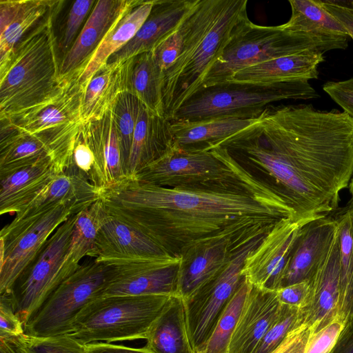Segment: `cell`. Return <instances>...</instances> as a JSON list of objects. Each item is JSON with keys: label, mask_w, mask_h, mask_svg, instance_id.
Segmentation results:
<instances>
[{"label": "cell", "mask_w": 353, "mask_h": 353, "mask_svg": "<svg viewBox=\"0 0 353 353\" xmlns=\"http://www.w3.org/2000/svg\"><path fill=\"white\" fill-rule=\"evenodd\" d=\"M221 145L273 178L303 223L336 212L353 174V118L336 109L270 105Z\"/></svg>", "instance_id": "6da1fadb"}, {"label": "cell", "mask_w": 353, "mask_h": 353, "mask_svg": "<svg viewBox=\"0 0 353 353\" xmlns=\"http://www.w3.org/2000/svg\"><path fill=\"white\" fill-rule=\"evenodd\" d=\"M99 194L108 209L137 225L167 254L183 259L212 241L252 240L282 219L296 220L285 194L263 181L232 188H166L130 176Z\"/></svg>", "instance_id": "7a4b0ae2"}, {"label": "cell", "mask_w": 353, "mask_h": 353, "mask_svg": "<svg viewBox=\"0 0 353 353\" xmlns=\"http://www.w3.org/2000/svg\"><path fill=\"white\" fill-rule=\"evenodd\" d=\"M63 1L17 45L0 66V120L10 119L38 105L61 86L60 63L54 18Z\"/></svg>", "instance_id": "3957f363"}, {"label": "cell", "mask_w": 353, "mask_h": 353, "mask_svg": "<svg viewBox=\"0 0 353 353\" xmlns=\"http://www.w3.org/2000/svg\"><path fill=\"white\" fill-rule=\"evenodd\" d=\"M348 38L292 31L281 25L259 26L248 18L236 28L221 56L206 74L201 89L224 83L237 72L274 59L307 52L345 50Z\"/></svg>", "instance_id": "277c9868"}, {"label": "cell", "mask_w": 353, "mask_h": 353, "mask_svg": "<svg viewBox=\"0 0 353 353\" xmlns=\"http://www.w3.org/2000/svg\"><path fill=\"white\" fill-rule=\"evenodd\" d=\"M131 177L166 188H232L260 181L222 146L187 150L173 145Z\"/></svg>", "instance_id": "5b68a950"}, {"label": "cell", "mask_w": 353, "mask_h": 353, "mask_svg": "<svg viewBox=\"0 0 353 353\" xmlns=\"http://www.w3.org/2000/svg\"><path fill=\"white\" fill-rule=\"evenodd\" d=\"M319 97L308 81L271 85L224 83L199 90L177 110L170 121L214 117L256 119L274 102Z\"/></svg>", "instance_id": "8992f818"}, {"label": "cell", "mask_w": 353, "mask_h": 353, "mask_svg": "<svg viewBox=\"0 0 353 353\" xmlns=\"http://www.w3.org/2000/svg\"><path fill=\"white\" fill-rule=\"evenodd\" d=\"M171 296L100 297L77 315L68 334L82 345L146 339Z\"/></svg>", "instance_id": "52a82bcc"}, {"label": "cell", "mask_w": 353, "mask_h": 353, "mask_svg": "<svg viewBox=\"0 0 353 353\" xmlns=\"http://www.w3.org/2000/svg\"><path fill=\"white\" fill-rule=\"evenodd\" d=\"M247 0H227L210 30L185 57L164 72L163 117L171 121L177 110L198 92L211 67L221 56L237 26L248 19Z\"/></svg>", "instance_id": "ba28073f"}, {"label": "cell", "mask_w": 353, "mask_h": 353, "mask_svg": "<svg viewBox=\"0 0 353 353\" xmlns=\"http://www.w3.org/2000/svg\"><path fill=\"white\" fill-rule=\"evenodd\" d=\"M110 266L93 259L64 280L24 326L34 337L68 334L80 312L98 299L108 283Z\"/></svg>", "instance_id": "9c48e42d"}, {"label": "cell", "mask_w": 353, "mask_h": 353, "mask_svg": "<svg viewBox=\"0 0 353 353\" xmlns=\"http://www.w3.org/2000/svg\"><path fill=\"white\" fill-rule=\"evenodd\" d=\"M80 212L61 203L17 223L0 232V294L12 290L33 263L56 230Z\"/></svg>", "instance_id": "30bf717a"}, {"label": "cell", "mask_w": 353, "mask_h": 353, "mask_svg": "<svg viewBox=\"0 0 353 353\" xmlns=\"http://www.w3.org/2000/svg\"><path fill=\"white\" fill-rule=\"evenodd\" d=\"M78 215L72 214L56 230L11 290L13 310L23 327L66 279L63 264Z\"/></svg>", "instance_id": "8fae6325"}, {"label": "cell", "mask_w": 353, "mask_h": 353, "mask_svg": "<svg viewBox=\"0 0 353 353\" xmlns=\"http://www.w3.org/2000/svg\"><path fill=\"white\" fill-rule=\"evenodd\" d=\"M266 234L245 243L216 278L183 299L188 334L194 353H198L208 341L243 281L241 272L246 257Z\"/></svg>", "instance_id": "7c38bea8"}, {"label": "cell", "mask_w": 353, "mask_h": 353, "mask_svg": "<svg viewBox=\"0 0 353 353\" xmlns=\"http://www.w3.org/2000/svg\"><path fill=\"white\" fill-rule=\"evenodd\" d=\"M110 266L108 283L99 298L113 296L179 295L183 257L165 254L101 261Z\"/></svg>", "instance_id": "4fadbf2b"}, {"label": "cell", "mask_w": 353, "mask_h": 353, "mask_svg": "<svg viewBox=\"0 0 353 353\" xmlns=\"http://www.w3.org/2000/svg\"><path fill=\"white\" fill-rule=\"evenodd\" d=\"M82 123L37 134L20 132L1 125L0 175L30 165L48 157L63 172L68 170Z\"/></svg>", "instance_id": "5bb4252c"}, {"label": "cell", "mask_w": 353, "mask_h": 353, "mask_svg": "<svg viewBox=\"0 0 353 353\" xmlns=\"http://www.w3.org/2000/svg\"><path fill=\"white\" fill-rule=\"evenodd\" d=\"M291 218L279 221L246 257L242 275L252 285L276 291L280 288L301 228Z\"/></svg>", "instance_id": "9a60e30c"}, {"label": "cell", "mask_w": 353, "mask_h": 353, "mask_svg": "<svg viewBox=\"0 0 353 353\" xmlns=\"http://www.w3.org/2000/svg\"><path fill=\"white\" fill-rule=\"evenodd\" d=\"M81 71L77 70L62 77L61 86L52 95L10 119L0 120L1 125L20 132L37 134L82 123V99L85 88L78 81Z\"/></svg>", "instance_id": "2e32d148"}, {"label": "cell", "mask_w": 353, "mask_h": 353, "mask_svg": "<svg viewBox=\"0 0 353 353\" xmlns=\"http://www.w3.org/2000/svg\"><path fill=\"white\" fill-rule=\"evenodd\" d=\"M165 254H168L144 231L105 205L101 225L88 256L103 261Z\"/></svg>", "instance_id": "e0dca14e"}, {"label": "cell", "mask_w": 353, "mask_h": 353, "mask_svg": "<svg viewBox=\"0 0 353 353\" xmlns=\"http://www.w3.org/2000/svg\"><path fill=\"white\" fill-rule=\"evenodd\" d=\"M81 134L94 154L90 183L99 192L128 177L112 107L101 118L83 124Z\"/></svg>", "instance_id": "ac0fdd59"}, {"label": "cell", "mask_w": 353, "mask_h": 353, "mask_svg": "<svg viewBox=\"0 0 353 353\" xmlns=\"http://www.w3.org/2000/svg\"><path fill=\"white\" fill-rule=\"evenodd\" d=\"M337 232L331 214L314 219L300 230L280 288L310 281L326 257Z\"/></svg>", "instance_id": "d6986e66"}, {"label": "cell", "mask_w": 353, "mask_h": 353, "mask_svg": "<svg viewBox=\"0 0 353 353\" xmlns=\"http://www.w3.org/2000/svg\"><path fill=\"white\" fill-rule=\"evenodd\" d=\"M307 303L301 310L299 324L316 333L338 315L339 302V246L338 233L331 248L310 281Z\"/></svg>", "instance_id": "ffe728a7"}, {"label": "cell", "mask_w": 353, "mask_h": 353, "mask_svg": "<svg viewBox=\"0 0 353 353\" xmlns=\"http://www.w3.org/2000/svg\"><path fill=\"white\" fill-rule=\"evenodd\" d=\"M139 0H99L60 63V77L83 70L110 30Z\"/></svg>", "instance_id": "44dd1931"}, {"label": "cell", "mask_w": 353, "mask_h": 353, "mask_svg": "<svg viewBox=\"0 0 353 353\" xmlns=\"http://www.w3.org/2000/svg\"><path fill=\"white\" fill-rule=\"evenodd\" d=\"M226 3L227 0H198L174 32L152 50L164 72L204 37Z\"/></svg>", "instance_id": "7402d4cb"}, {"label": "cell", "mask_w": 353, "mask_h": 353, "mask_svg": "<svg viewBox=\"0 0 353 353\" xmlns=\"http://www.w3.org/2000/svg\"><path fill=\"white\" fill-rule=\"evenodd\" d=\"M197 1L155 0L149 16L134 37L112 54L107 63H119L152 51L174 32Z\"/></svg>", "instance_id": "603a6c76"}, {"label": "cell", "mask_w": 353, "mask_h": 353, "mask_svg": "<svg viewBox=\"0 0 353 353\" xmlns=\"http://www.w3.org/2000/svg\"><path fill=\"white\" fill-rule=\"evenodd\" d=\"M281 310L276 291L250 285L231 339L229 353H252L279 317Z\"/></svg>", "instance_id": "cb8c5ba5"}, {"label": "cell", "mask_w": 353, "mask_h": 353, "mask_svg": "<svg viewBox=\"0 0 353 353\" xmlns=\"http://www.w3.org/2000/svg\"><path fill=\"white\" fill-rule=\"evenodd\" d=\"M250 241L223 239L212 241L183 259L179 296L183 299H187L216 278L228 265L234 254Z\"/></svg>", "instance_id": "d4e9b609"}, {"label": "cell", "mask_w": 353, "mask_h": 353, "mask_svg": "<svg viewBox=\"0 0 353 353\" xmlns=\"http://www.w3.org/2000/svg\"><path fill=\"white\" fill-rule=\"evenodd\" d=\"M323 54L307 52L274 59L245 68L225 83L271 85L316 79L318 66L325 61Z\"/></svg>", "instance_id": "484cf974"}, {"label": "cell", "mask_w": 353, "mask_h": 353, "mask_svg": "<svg viewBox=\"0 0 353 353\" xmlns=\"http://www.w3.org/2000/svg\"><path fill=\"white\" fill-rule=\"evenodd\" d=\"M99 199V192L86 178L65 171L17 212L11 222H19L61 203L72 205L81 212Z\"/></svg>", "instance_id": "4316f807"}, {"label": "cell", "mask_w": 353, "mask_h": 353, "mask_svg": "<svg viewBox=\"0 0 353 353\" xmlns=\"http://www.w3.org/2000/svg\"><path fill=\"white\" fill-rule=\"evenodd\" d=\"M52 157L0 175V214L17 213L59 174Z\"/></svg>", "instance_id": "83f0119b"}, {"label": "cell", "mask_w": 353, "mask_h": 353, "mask_svg": "<svg viewBox=\"0 0 353 353\" xmlns=\"http://www.w3.org/2000/svg\"><path fill=\"white\" fill-rule=\"evenodd\" d=\"M174 145L170 121L141 104L128 159V177L159 159Z\"/></svg>", "instance_id": "f1b7e54d"}, {"label": "cell", "mask_w": 353, "mask_h": 353, "mask_svg": "<svg viewBox=\"0 0 353 353\" xmlns=\"http://www.w3.org/2000/svg\"><path fill=\"white\" fill-rule=\"evenodd\" d=\"M58 2L50 0L0 1V66L8 61L23 37Z\"/></svg>", "instance_id": "f546056e"}, {"label": "cell", "mask_w": 353, "mask_h": 353, "mask_svg": "<svg viewBox=\"0 0 353 353\" xmlns=\"http://www.w3.org/2000/svg\"><path fill=\"white\" fill-rule=\"evenodd\" d=\"M128 63L129 59L119 63H107L92 77L83 94V124L101 118L126 90Z\"/></svg>", "instance_id": "4dcf8cb0"}, {"label": "cell", "mask_w": 353, "mask_h": 353, "mask_svg": "<svg viewBox=\"0 0 353 353\" xmlns=\"http://www.w3.org/2000/svg\"><path fill=\"white\" fill-rule=\"evenodd\" d=\"M255 119L214 117L192 121H172L174 145L187 150H208Z\"/></svg>", "instance_id": "1f68e13d"}, {"label": "cell", "mask_w": 353, "mask_h": 353, "mask_svg": "<svg viewBox=\"0 0 353 353\" xmlns=\"http://www.w3.org/2000/svg\"><path fill=\"white\" fill-rule=\"evenodd\" d=\"M143 347L153 353H194L190 344L183 299L171 296L152 324Z\"/></svg>", "instance_id": "d6a6232c"}, {"label": "cell", "mask_w": 353, "mask_h": 353, "mask_svg": "<svg viewBox=\"0 0 353 353\" xmlns=\"http://www.w3.org/2000/svg\"><path fill=\"white\" fill-rule=\"evenodd\" d=\"M154 1L139 0L110 30L78 78L79 83L84 88L109 58L134 37L149 16Z\"/></svg>", "instance_id": "836d02e7"}, {"label": "cell", "mask_w": 353, "mask_h": 353, "mask_svg": "<svg viewBox=\"0 0 353 353\" xmlns=\"http://www.w3.org/2000/svg\"><path fill=\"white\" fill-rule=\"evenodd\" d=\"M163 78L164 71L152 51L129 59L126 91L134 95L150 111L161 117L164 114Z\"/></svg>", "instance_id": "e575fe53"}, {"label": "cell", "mask_w": 353, "mask_h": 353, "mask_svg": "<svg viewBox=\"0 0 353 353\" xmlns=\"http://www.w3.org/2000/svg\"><path fill=\"white\" fill-rule=\"evenodd\" d=\"M339 246V302L338 315L353 319V205L336 212Z\"/></svg>", "instance_id": "d590c367"}, {"label": "cell", "mask_w": 353, "mask_h": 353, "mask_svg": "<svg viewBox=\"0 0 353 353\" xmlns=\"http://www.w3.org/2000/svg\"><path fill=\"white\" fill-rule=\"evenodd\" d=\"M104 211L105 205L99 199L79 213L63 264L66 279L78 270L81 259L92 250Z\"/></svg>", "instance_id": "8d00e7d4"}, {"label": "cell", "mask_w": 353, "mask_h": 353, "mask_svg": "<svg viewBox=\"0 0 353 353\" xmlns=\"http://www.w3.org/2000/svg\"><path fill=\"white\" fill-rule=\"evenodd\" d=\"M291 17L283 28L325 37H349L341 23L319 0H290Z\"/></svg>", "instance_id": "74e56055"}, {"label": "cell", "mask_w": 353, "mask_h": 353, "mask_svg": "<svg viewBox=\"0 0 353 353\" xmlns=\"http://www.w3.org/2000/svg\"><path fill=\"white\" fill-rule=\"evenodd\" d=\"M250 284L243 277L221 315L211 336L198 353H229L231 339L245 304Z\"/></svg>", "instance_id": "f35d334b"}, {"label": "cell", "mask_w": 353, "mask_h": 353, "mask_svg": "<svg viewBox=\"0 0 353 353\" xmlns=\"http://www.w3.org/2000/svg\"><path fill=\"white\" fill-rule=\"evenodd\" d=\"M141 104L134 95L125 90L120 94L112 106L114 120L126 171Z\"/></svg>", "instance_id": "ab89813d"}, {"label": "cell", "mask_w": 353, "mask_h": 353, "mask_svg": "<svg viewBox=\"0 0 353 353\" xmlns=\"http://www.w3.org/2000/svg\"><path fill=\"white\" fill-rule=\"evenodd\" d=\"M301 309L281 304L280 314L252 353H273L299 323Z\"/></svg>", "instance_id": "60d3db41"}, {"label": "cell", "mask_w": 353, "mask_h": 353, "mask_svg": "<svg viewBox=\"0 0 353 353\" xmlns=\"http://www.w3.org/2000/svg\"><path fill=\"white\" fill-rule=\"evenodd\" d=\"M27 353H84V345L68 334L34 337L19 336Z\"/></svg>", "instance_id": "b9f144b4"}, {"label": "cell", "mask_w": 353, "mask_h": 353, "mask_svg": "<svg viewBox=\"0 0 353 353\" xmlns=\"http://www.w3.org/2000/svg\"><path fill=\"white\" fill-rule=\"evenodd\" d=\"M95 3L94 0H77L73 2L68 14L62 40L59 46L63 55L73 45L79 34L81 25Z\"/></svg>", "instance_id": "7bdbcfd3"}, {"label": "cell", "mask_w": 353, "mask_h": 353, "mask_svg": "<svg viewBox=\"0 0 353 353\" xmlns=\"http://www.w3.org/2000/svg\"><path fill=\"white\" fill-rule=\"evenodd\" d=\"M346 321L338 316L330 324L309 337L303 353H331Z\"/></svg>", "instance_id": "ee69618b"}, {"label": "cell", "mask_w": 353, "mask_h": 353, "mask_svg": "<svg viewBox=\"0 0 353 353\" xmlns=\"http://www.w3.org/2000/svg\"><path fill=\"white\" fill-rule=\"evenodd\" d=\"M0 295V336L23 334V325L12 307L11 290Z\"/></svg>", "instance_id": "f6af8a7d"}, {"label": "cell", "mask_w": 353, "mask_h": 353, "mask_svg": "<svg viewBox=\"0 0 353 353\" xmlns=\"http://www.w3.org/2000/svg\"><path fill=\"white\" fill-rule=\"evenodd\" d=\"M94 166V154L83 139L80 130L74 144L71 165L65 171L81 175L90 182Z\"/></svg>", "instance_id": "bcb514c9"}, {"label": "cell", "mask_w": 353, "mask_h": 353, "mask_svg": "<svg viewBox=\"0 0 353 353\" xmlns=\"http://www.w3.org/2000/svg\"><path fill=\"white\" fill-rule=\"evenodd\" d=\"M323 90L353 118V77L340 81H327Z\"/></svg>", "instance_id": "7dc6e473"}, {"label": "cell", "mask_w": 353, "mask_h": 353, "mask_svg": "<svg viewBox=\"0 0 353 353\" xmlns=\"http://www.w3.org/2000/svg\"><path fill=\"white\" fill-rule=\"evenodd\" d=\"M310 292V281H302L279 288L276 294L282 305L303 309L308 301Z\"/></svg>", "instance_id": "c3c4849f"}, {"label": "cell", "mask_w": 353, "mask_h": 353, "mask_svg": "<svg viewBox=\"0 0 353 353\" xmlns=\"http://www.w3.org/2000/svg\"><path fill=\"white\" fill-rule=\"evenodd\" d=\"M307 339L305 330L296 327L273 353H303Z\"/></svg>", "instance_id": "681fc988"}, {"label": "cell", "mask_w": 353, "mask_h": 353, "mask_svg": "<svg viewBox=\"0 0 353 353\" xmlns=\"http://www.w3.org/2000/svg\"><path fill=\"white\" fill-rule=\"evenodd\" d=\"M323 7L331 14L345 29L353 40V10L331 3L329 0H319Z\"/></svg>", "instance_id": "f907efd6"}, {"label": "cell", "mask_w": 353, "mask_h": 353, "mask_svg": "<svg viewBox=\"0 0 353 353\" xmlns=\"http://www.w3.org/2000/svg\"><path fill=\"white\" fill-rule=\"evenodd\" d=\"M84 353H153L145 348H135L106 342L84 345Z\"/></svg>", "instance_id": "816d5d0a"}, {"label": "cell", "mask_w": 353, "mask_h": 353, "mask_svg": "<svg viewBox=\"0 0 353 353\" xmlns=\"http://www.w3.org/2000/svg\"><path fill=\"white\" fill-rule=\"evenodd\" d=\"M331 353H353V319L346 322Z\"/></svg>", "instance_id": "f5cc1de1"}, {"label": "cell", "mask_w": 353, "mask_h": 353, "mask_svg": "<svg viewBox=\"0 0 353 353\" xmlns=\"http://www.w3.org/2000/svg\"><path fill=\"white\" fill-rule=\"evenodd\" d=\"M0 353H26L18 336H0Z\"/></svg>", "instance_id": "db71d44e"}, {"label": "cell", "mask_w": 353, "mask_h": 353, "mask_svg": "<svg viewBox=\"0 0 353 353\" xmlns=\"http://www.w3.org/2000/svg\"><path fill=\"white\" fill-rule=\"evenodd\" d=\"M329 1L334 5L353 10V0H329Z\"/></svg>", "instance_id": "11a10c76"}, {"label": "cell", "mask_w": 353, "mask_h": 353, "mask_svg": "<svg viewBox=\"0 0 353 353\" xmlns=\"http://www.w3.org/2000/svg\"><path fill=\"white\" fill-rule=\"evenodd\" d=\"M348 188H349L350 193L351 194V201H350V202L353 205V174H352V178L350 179Z\"/></svg>", "instance_id": "9f6ffc18"}, {"label": "cell", "mask_w": 353, "mask_h": 353, "mask_svg": "<svg viewBox=\"0 0 353 353\" xmlns=\"http://www.w3.org/2000/svg\"><path fill=\"white\" fill-rule=\"evenodd\" d=\"M27 353V352H26Z\"/></svg>", "instance_id": "6f0895ef"}]
</instances>
